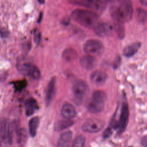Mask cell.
<instances>
[{
    "label": "cell",
    "mask_w": 147,
    "mask_h": 147,
    "mask_svg": "<svg viewBox=\"0 0 147 147\" xmlns=\"http://www.w3.org/2000/svg\"><path fill=\"white\" fill-rule=\"evenodd\" d=\"M141 46L140 42H134L127 46H126L123 51V53L125 56L129 57L133 56L138 50Z\"/></svg>",
    "instance_id": "cell-18"
},
{
    "label": "cell",
    "mask_w": 147,
    "mask_h": 147,
    "mask_svg": "<svg viewBox=\"0 0 147 147\" xmlns=\"http://www.w3.org/2000/svg\"><path fill=\"white\" fill-rule=\"evenodd\" d=\"M37 1H38L39 3H40L41 4H43L44 3V2H45V0H37Z\"/></svg>",
    "instance_id": "cell-31"
},
{
    "label": "cell",
    "mask_w": 147,
    "mask_h": 147,
    "mask_svg": "<svg viewBox=\"0 0 147 147\" xmlns=\"http://www.w3.org/2000/svg\"><path fill=\"white\" fill-rule=\"evenodd\" d=\"M72 139V132L67 131L63 133L57 141V147H69Z\"/></svg>",
    "instance_id": "cell-12"
},
{
    "label": "cell",
    "mask_w": 147,
    "mask_h": 147,
    "mask_svg": "<svg viewBox=\"0 0 147 147\" xmlns=\"http://www.w3.org/2000/svg\"><path fill=\"white\" fill-rule=\"evenodd\" d=\"M61 114L64 118L71 119L76 115L75 107L69 103H65L61 108Z\"/></svg>",
    "instance_id": "cell-15"
},
{
    "label": "cell",
    "mask_w": 147,
    "mask_h": 147,
    "mask_svg": "<svg viewBox=\"0 0 147 147\" xmlns=\"http://www.w3.org/2000/svg\"><path fill=\"white\" fill-rule=\"evenodd\" d=\"M17 67L21 74L31 77L34 79H38L40 76V72L38 68L30 62L24 61L20 63Z\"/></svg>",
    "instance_id": "cell-5"
},
{
    "label": "cell",
    "mask_w": 147,
    "mask_h": 147,
    "mask_svg": "<svg viewBox=\"0 0 147 147\" xmlns=\"http://www.w3.org/2000/svg\"><path fill=\"white\" fill-rule=\"evenodd\" d=\"M133 13V5L129 0H122L116 10L113 13V17L122 23L129 21Z\"/></svg>",
    "instance_id": "cell-2"
},
{
    "label": "cell",
    "mask_w": 147,
    "mask_h": 147,
    "mask_svg": "<svg viewBox=\"0 0 147 147\" xmlns=\"http://www.w3.org/2000/svg\"><path fill=\"white\" fill-rule=\"evenodd\" d=\"M106 95L102 91H95L93 92L91 100L87 104V109L92 113L100 112L105 106Z\"/></svg>",
    "instance_id": "cell-3"
},
{
    "label": "cell",
    "mask_w": 147,
    "mask_h": 147,
    "mask_svg": "<svg viewBox=\"0 0 147 147\" xmlns=\"http://www.w3.org/2000/svg\"><path fill=\"white\" fill-rule=\"evenodd\" d=\"M103 49L102 43L100 41L94 39L87 40L83 45L84 52L92 56L101 54L103 51Z\"/></svg>",
    "instance_id": "cell-4"
},
{
    "label": "cell",
    "mask_w": 147,
    "mask_h": 147,
    "mask_svg": "<svg viewBox=\"0 0 147 147\" xmlns=\"http://www.w3.org/2000/svg\"><path fill=\"white\" fill-rule=\"evenodd\" d=\"M129 107L127 103L124 102L121 107V111L117 121V129H118L119 133H122L126 129L129 119Z\"/></svg>",
    "instance_id": "cell-7"
},
{
    "label": "cell",
    "mask_w": 147,
    "mask_h": 147,
    "mask_svg": "<svg viewBox=\"0 0 147 147\" xmlns=\"http://www.w3.org/2000/svg\"><path fill=\"white\" fill-rule=\"evenodd\" d=\"M104 122L98 119H90L86 121L82 125V129L88 133H96L102 129Z\"/></svg>",
    "instance_id": "cell-8"
},
{
    "label": "cell",
    "mask_w": 147,
    "mask_h": 147,
    "mask_svg": "<svg viewBox=\"0 0 147 147\" xmlns=\"http://www.w3.org/2000/svg\"><path fill=\"white\" fill-rule=\"evenodd\" d=\"M12 83L13 84V87L16 91H21L26 87L28 82L25 79V80H21L13 82H12Z\"/></svg>",
    "instance_id": "cell-22"
},
{
    "label": "cell",
    "mask_w": 147,
    "mask_h": 147,
    "mask_svg": "<svg viewBox=\"0 0 147 147\" xmlns=\"http://www.w3.org/2000/svg\"><path fill=\"white\" fill-rule=\"evenodd\" d=\"M121 59L119 56H118L116 57V58L114 59L113 64V66L114 68H117L119 67V66L121 64Z\"/></svg>",
    "instance_id": "cell-25"
},
{
    "label": "cell",
    "mask_w": 147,
    "mask_h": 147,
    "mask_svg": "<svg viewBox=\"0 0 147 147\" xmlns=\"http://www.w3.org/2000/svg\"><path fill=\"white\" fill-rule=\"evenodd\" d=\"M107 78V74L102 71H95L91 75V82L98 86L103 84Z\"/></svg>",
    "instance_id": "cell-13"
},
{
    "label": "cell",
    "mask_w": 147,
    "mask_h": 147,
    "mask_svg": "<svg viewBox=\"0 0 147 147\" xmlns=\"http://www.w3.org/2000/svg\"><path fill=\"white\" fill-rule=\"evenodd\" d=\"M73 20L86 28H94L98 23V17L94 12L83 9H76L71 14Z\"/></svg>",
    "instance_id": "cell-1"
},
{
    "label": "cell",
    "mask_w": 147,
    "mask_h": 147,
    "mask_svg": "<svg viewBox=\"0 0 147 147\" xmlns=\"http://www.w3.org/2000/svg\"><path fill=\"white\" fill-rule=\"evenodd\" d=\"M137 18L140 22H145L147 20V13L143 9H138L137 13Z\"/></svg>",
    "instance_id": "cell-24"
},
{
    "label": "cell",
    "mask_w": 147,
    "mask_h": 147,
    "mask_svg": "<svg viewBox=\"0 0 147 147\" xmlns=\"http://www.w3.org/2000/svg\"><path fill=\"white\" fill-rule=\"evenodd\" d=\"M142 144L145 147H147V136H145L142 139Z\"/></svg>",
    "instance_id": "cell-28"
},
{
    "label": "cell",
    "mask_w": 147,
    "mask_h": 147,
    "mask_svg": "<svg viewBox=\"0 0 147 147\" xmlns=\"http://www.w3.org/2000/svg\"><path fill=\"white\" fill-rule=\"evenodd\" d=\"M35 35H34V38H35V41L36 42H39L40 39V33L38 32H35Z\"/></svg>",
    "instance_id": "cell-29"
},
{
    "label": "cell",
    "mask_w": 147,
    "mask_h": 147,
    "mask_svg": "<svg viewBox=\"0 0 147 147\" xmlns=\"http://www.w3.org/2000/svg\"><path fill=\"white\" fill-rule=\"evenodd\" d=\"M80 63L83 68L90 70L94 68L95 64V59L92 56L85 55L80 59Z\"/></svg>",
    "instance_id": "cell-16"
},
{
    "label": "cell",
    "mask_w": 147,
    "mask_h": 147,
    "mask_svg": "<svg viewBox=\"0 0 147 147\" xmlns=\"http://www.w3.org/2000/svg\"><path fill=\"white\" fill-rule=\"evenodd\" d=\"M87 89L86 83L82 80H78L74 83L72 90L74 93V102L77 105L82 103Z\"/></svg>",
    "instance_id": "cell-6"
},
{
    "label": "cell",
    "mask_w": 147,
    "mask_h": 147,
    "mask_svg": "<svg viewBox=\"0 0 147 147\" xmlns=\"http://www.w3.org/2000/svg\"><path fill=\"white\" fill-rule=\"evenodd\" d=\"M11 140V134L8 122L5 118H0V141L4 144H10Z\"/></svg>",
    "instance_id": "cell-9"
},
{
    "label": "cell",
    "mask_w": 147,
    "mask_h": 147,
    "mask_svg": "<svg viewBox=\"0 0 147 147\" xmlns=\"http://www.w3.org/2000/svg\"><path fill=\"white\" fill-rule=\"evenodd\" d=\"M9 35V32L3 27L0 26V37H6Z\"/></svg>",
    "instance_id": "cell-26"
},
{
    "label": "cell",
    "mask_w": 147,
    "mask_h": 147,
    "mask_svg": "<svg viewBox=\"0 0 147 147\" xmlns=\"http://www.w3.org/2000/svg\"><path fill=\"white\" fill-rule=\"evenodd\" d=\"M111 134H112V128L109 127L105 130V131L103 133V137L105 138H107V137H109Z\"/></svg>",
    "instance_id": "cell-27"
},
{
    "label": "cell",
    "mask_w": 147,
    "mask_h": 147,
    "mask_svg": "<svg viewBox=\"0 0 147 147\" xmlns=\"http://www.w3.org/2000/svg\"><path fill=\"white\" fill-rule=\"evenodd\" d=\"M55 91V78H52L49 81L46 91L45 103L47 106L49 105L52 102Z\"/></svg>",
    "instance_id": "cell-14"
},
{
    "label": "cell",
    "mask_w": 147,
    "mask_h": 147,
    "mask_svg": "<svg viewBox=\"0 0 147 147\" xmlns=\"http://www.w3.org/2000/svg\"><path fill=\"white\" fill-rule=\"evenodd\" d=\"M71 3L90 8L95 10H99L102 6L100 0H68Z\"/></svg>",
    "instance_id": "cell-10"
},
{
    "label": "cell",
    "mask_w": 147,
    "mask_h": 147,
    "mask_svg": "<svg viewBox=\"0 0 147 147\" xmlns=\"http://www.w3.org/2000/svg\"><path fill=\"white\" fill-rule=\"evenodd\" d=\"M73 125V122L71 119H66L65 120L58 121L55 125V129L57 131H61L70 127Z\"/></svg>",
    "instance_id": "cell-21"
},
{
    "label": "cell",
    "mask_w": 147,
    "mask_h": 147,
    "mask_svg": "<svg viewBox=\"0 0 147 147\" xmlns=\"http://www.w3.org/2000/svg\"><path fill=\"white\" fill-rule=\"evenodd\" d=\"M85 143V138L82 135H79L74 141L72 147H84Z\"/></svg>",
    "instance_id": "cell-23"
},
{
    "label": "cell",
    "mask_w": 147,
    "mask_h": 147,
    "mask_svg": "<svg viewBox=\"0 0 147 147\" xmlns=\"http://www.w3.org/2000/svg\"><path fill=\"white\" fill-rule=\"evenodd\" d=\"M40 119L38 117H35L32 118L29 122V133L31 137H34L36 135L37 130L39 125Z\"/></svg>",
    "instance_id": "cell-19"
},
{
    "label": "cell",
    "mask_w": 147,
    "mask_h": 147,
    "mask_svg": "<svg viewBox=\"0 0 147 147\" xmlns=\"http://www.w3.org/2000/svg\"><path fill=\"white\" fill-rule=\"evenodd\" d=\"M113 29V25L109 22L98 23L94 30L95 33L100 37H106L111 34Z\"/></svg>",
    "instance_id": "cell-11"
},
{
    "label": "cell",
    "mask_w": 147,
    "mask_h": 147,
    "mask_svg": "<svg viewBox=\"0 0 147 147\" xmlns=\"http://www.w3.org/2000/svg\"><path fill=\"white\" fill-rule=\"evenodd\" d=\"M77 57L76 51L72 48L66 49L63 53V58L67 61H71Z\"/></svg>",
    "instance_id": "cell-20"
},
{
    "label": "cell",
    "mask_w": 147,
    "mask_h": 147,
    "mask_svg": "<svg viewBox=\"0 0 147 147\" xmlns=\"http://www.w3.org/2000/svg\"><path fill=\"white\" fill-rule=\"evenodd\" d=\"M140 1L142 5L147 7V0H140Z\"/></svg>",
    "instance_id": "cell-30"
},
{
    "label": "cell",
    "mask_w": 147,
    "mask_h": 147,
    "mask_svg": "<svg viewBox=\"0 0 147 147\" xmlns=\"http://www.w3.org/2000/svg\"><path fill=\"white\" fill-rule=\"evenodd\" d=\"M25 114L27 116H30L37 110L38 106L37 101L33 98H29L25 102Z\"/></svg>",
    "instance_id": "cell-17"
}]
</instances>
